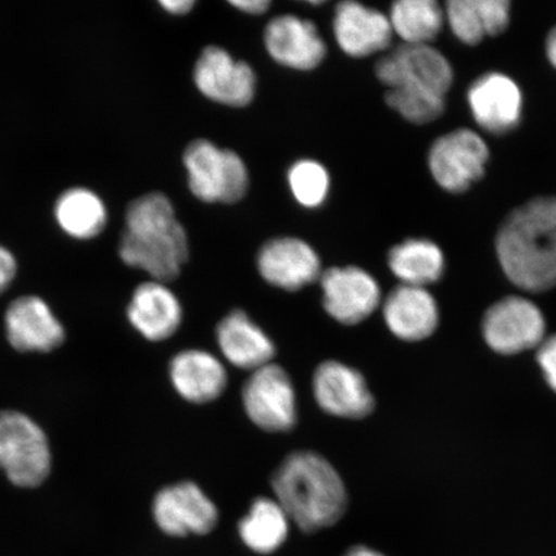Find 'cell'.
<instances>
[{"label": "cell", "mask_w": 556, "mask_h": 556, "mask_svg": "<svg viewBox=\"0 0 556 556\" xmlns=\"http://www.w3.org/2000/svg\"><path fill=\"white\" fill-rule=\"evenodd\" d=\"M193 80L207 100L229 108H245L256 93V75L247 62L235 60L217 46L206 47L194 64Z\"/></svg>", "instance_id": "obj_10"}, {"label": "cell", "mask_w": 556, "mask_h": 556, "mask_svg": "<svg viewBox=\"0 0 556 556\" xmlns=\"http://www.w3.org/2000/svg\"><path fill=\"white\" fill-rule=\"evenodd\" d=\"M7 340L18 352H52L65 340V329L45 299L17 298L4 315Z\"/></svg>", "instance_id": "obj_17"}, {"label": "cell", "mask_w": 556, "mask_h": 556, "mask_svg": "<svg viewBox=\"0 0 556 556\" xmlns=\"http://www.w3.org/2000/svg\"><path fill=\"white\" fill-rule=\"evenodd\" d=\"M545 48L547 60L556 68V26L548 33Z\"/></svg>", "instance_id": "obj_34"}, {"label": "cell", "mask_w": 556, "mask_h": 556, "mask_svg": "<svg viewBox=\"0 0 556 556\" xmlns=\"http://www.w3.org/2000/svg\"><path fill=\"white\" fill-rule=\"evenodd\" d=\"M490 150L484 139L470 129H456L437 139L428 165L435 182L451 193L468 191L484 176Z\"/></svg>", "instance_id": "obj_7"}, {"label": "cell", "mask_w": 556, "mask_h": 556, "mask_svg": "<svg viewBox=\"0 0 556 556\" xmlns=\"http://www.w3.org/2000/svg\"><path fill=\"white\" fill-rule=\"evenodd\" d=\"M386 101L403 119L419 125L437 121L446 109V97L402 89H387Z\"/></svg>", "instance_id": "obj_29"}, {"label": "cell", "mask_w": 556, "mask_h": 556, "mask_svg": "<svg viewBox=\"0 0 556 556\" xmlns=\"http://www.w3.org/2000/svg\"><path fill=\"white\" fill-rule=\"evenodd\" d=\"M17 274V261L11 250L0 245V294L9 289Z\"/></svg>", "instance_id": "obj_31"}, {"label": "cell", "mask_w": 556, "mask_h": 556, "mask_svg": "<svg viewBox=\"0 0 556 556\" xmlns=\"http://www.w3.org/2000/svg\"><path fill=\"white\" fill-rule=\"evenodd\" d=\"M388 264L402 285L416 288L440 281L446 268L441 248L426 239H409L393 247Z\"/></svg>", "instance_id": "obj_24"}, {"label": "cell", "mask_w": 556, "mask_h": 556, "mask_svg": "<svg viewBox=\"0 0 556 556\" xmlns=\"http://www.w3.org/2000/svg\"><path fill=\"white\" fill-rule=\"evenodd\" d=\"M288 182L296 203L304 207L321 206L329 197L330 174L316 160L303 159L291 165Z\"/></svg>", "instance_id": "obj_28"}, {"label": "cell", "mask_w": 556, "mask_h": 556, "mask_svg": "<svg viewBox=\"0 0 556 556\" xmlns=\"http://www.w3.org/2000/svg\"><path fill=\"white\" fill-rule=\"evenodd\" d=\"M264 46L278 65L311 72L323 64L328 48L317 27L309 20L293 15L269 21L264 30Z\"/></svg>", "instance_id": "obj_15"}, {"label": "cell", "mask_w": 556, "mask_h": 556, "mask_svg": "<svg viewBox=\"0 0 556 556\" xmlns=\"http://www.w3.org/2000/svg\"><path fill=\"white\" fill-rule=\"evenodd\" d=\"M332 30L340 50L354 59L386 51L394 34L384 13L352 0L337 5Z\"/></svg>", "instance_id": "obj_18"}, {"label": "cell", "mask_w": 556, "mask_h": 556, "mask_svg": "<svg viewBox=\"0 0 556 556\" xmlns=\"http://www.w3.org/2000/svg\"><path fill=\"white\" fill-rule=\"evenodd\" d=\"M313 393L326 414L364 419L374 412V395L363 374L338 361H326L313 377Z\"/></svg>", "instance_id": "obj_14"}, {"label": "cell", "mask_w": 556, "mask_h": 556, "mask_svg": "<svg viewBox=\"0 0 556 556\" xmlns=\"http://www.w3.org/2000/svg\"><path fill=\"white\" fill-rule=\"evenodd\" d=\"M256 263L264 280L287 291L302 290L323 275L316 250L298 238H277L264 243Z\"/></svg>", "instance_id": "obj_16"}, {"label": "cell", "mask_w": 556, "mask_h": 556, "mask_svg": "<svg viewBox=\"0 0 556 556\" xmlns=\"http://www.w3.org/2000/svg\"><path fill=\"white\" fill-rule=\"evenodd\" d=\"M290 519L276 500L256 498L239 523L240 538L258 554H270L288 539Z\"/></svg>", "instance_id": "obj_26"}, {"label": "cell", "mask_w": 556, "mask_h": 556, "mask_svg": "<svg viewBox=\"0 0 556 556\" xmlns=\"http://www.w3.org/2000/svg\"><path fill=\"white\" fill-rule=\"evenodd\" d=\"M343 556H384L378 552L372 551L370 547L356 546L350 548Z\"/></svg>", "instance_id": "obj_35"}, {"label": "cell", "mask_w": 556, "mask_h": 556, "mask_svg": "<svg viewBox=\"0 0 556 556\" xmlns=\"http://www.w3.org/2000/svg\"><path fill=\"white\" fill-rule=\"evenodd\" d=\"M382 313L389 330L405 342L429 338L440 323L434 296L426 288L407 285H400L389 293Z\"/></svg>", "instance_id": "obj_20"}, {"label": "cell", "mask_w": 556, "mask_h": 556, "mask_svg": "<svg viewBox=\"0 0 556 556\" xmlns=\"http://www.w3.org/2000/svg\"><path fill=\"white\" fill-rule=\"evenodd\" d=\"M189 250L186 229L166 194L150 192L131 201L119 242V256L127 266L154 281L169 282L180 275Z\"/></svg>", "instance_id": "obj_2"}, {"label": "cell", "mask_w": 556, "mask_h": 556, "mask_svg": "<svg viewBox=\"0 0 556 556\" xmlns=\"http://www.w3.org/2000/svg\"><path fill=\"white\" fill-rule=\"evenodd\" d=\"M273 489L276 502L305 533L337 525L346 511L342 477L315 452H294L285 458L274 472Z\"/></svg>", "instance_id": "obj_3"}, {"label": "cell", "mask_w": 556, "mask_h": 556, "mask_svg": "<svg viewBox=\"0 0 556 556\" xmlns=\"http://www.w3.org/2000/svg\"><path fill=\"white\" fill-rule=\"evenodd\" d=\"M468 104L472 119L491 135L510 134L523 116V94L516 81L503 73H486L471 83Z\"/></svg>", "instance_id": "obj_13"}, {"label": "cell", "mask_w": 556, "mask_h": 556, "mask_svg": "<svg viewBox=\"0 0 556 556\" xmlns=\"http://www.w3.org/2000/svg\"><path fill=\"white\" fill-rule=\"evenodd\" d=\"M242 403L249 419L266 432H289L296 424L293 382L281 366L270 363L253 371L243 386Z\"/></svg>", "instance_id": "obj_8"}, {"label": "cell", "mask_w": 556, "mask_h": 556, "mask_svg": "<svg viewBox=\"0 0 556 556\" xmlns=\"http://www.w3.org/2000/svg\"><path fill=\"white\" fill-rule=\"evenodd\" d=\"M319 280L325 311L340 324H361L379 308V283L363 268L332 267Z\"/></svg>", "instance_id": "obj_12"}, {"label": "cell", "mask_w": 556, "mask_h": 556, "mask_svg": "<svg viewBox=\"0 0 556 556\" xmlns=\"http://www.w3.org/2000/svg\"><path fill=\"white\" fill-rule=\"evenodd\" d=\"M375 74L388 89L446 97L454 68L446 55L430 45H403L382 58Z\"/></svg>", "instance_id": "obj_6"}, {"label": "cell", "mask_w": 556, "mask_h": 556, "mask_svg": "<svg viewBox=\"0 0 556 556\" xmlns=\"http://www.w3.org/2000/svg\"><path fill=\"white\" fill-rule=\"evenodd\" d=\"M159 4L174 16L187 15V13H190L193 7L197 5L193 0H162Z\"/></svg>", "instance_id": "obj_33"}, {"label": "cell", "mask_w": 556, "mask_h": 556, "mask_svg": "<svg viewBox=\"0 0 556 556\" xmlns=\"http://www.w3.org/2000/svg\"><path fill=\"white\" fill-rule=\"evenodd\" d=\"M184 163L193 197L204 203L233 204L245 197L249 172L235 151L197 139L187 146Z\"/></svg>", "instance_id": "obj_5"}, {"label": "cell", "mask_w": 556, "mask_h": 556, "mask_svg": "<svg viewBox=\"0 0 556 556\" xmlns=\"http://www.w3.org/2000/svg\"><path fill=\"white\" fill-rule=\"evenodd\" d=\"M52 468L50 442L31 417L4 409L0 412V470L20 489L45 483Z\"/></svg>", "instance_id": "obj_4"}, {"label": "cell", "mask_w": 556, "mask_h": 556, "mask_svg": "<svg viewBox=\"0 0 556 556\" xmlns=\"http://www.w3.org/2000/svg\"><path fill=\"white\" fill-rule=\"evenodd\" d=\"M236 10H239L248 15L260 16L269 10L270 2L267 0H235L229 2Z\"/></svg>", "instance_id": "obj_32"}, {"label": "cell", "mask_w": 556, "mask_h": 556, "mask_svg": "<svg viewBox=\"0 0 556 556\" xmlns=\"http://www.w3.org/2000/svg\"><path fill=\"white\" fill-rule=\"evenodd\" d=\"M169 374L172 384L180 397L198 405L219 399L227 387L225 366L205 351L178 353L172 359Z\"/></svg>", "instance_id": "obj_21"}, {"label": "cell", "mask_w": 556, "mask_h": 556, "mask_svg": "<svg viewBox=\"0 0 556 556\" xmlns=\"http://www.w3.org/2000/svg\"><path fill=\"white\" fill-rule=\"evenodd\" d=\"M504 274L521 290L556 288V197L528 201L507 215L496 236Z\"/></svg>", "instance_id": "obj_1"}, {"label": "cell", "mask_w": 556, "mask_h": 556, "mask_svg": "<svg viewBox=\"0 0 556 556\" xmlns=\"http://www.w3.org/2000/svg\"><path fill=\"white\" fill-rule=\"evenodd\" d=\"M546 321L541 309L521 296H506L483 318V337L492 351L513 356L544 342Z\"/></svg>", "instance_id": "obj_9"}, {"label": "cell", "mask_w": 556, "mask_h": 556, "mask_svg": "<svg viewBox=\"0 0 556 556\" xmlns=\"http://www.w3.org/2000/svg\"><path fill=\"white\" fill-rule=\"evenodd\" d=\"M152 514L160 530L172 538L206 534L218 521L217 507L192 482H180L159 491Z\"/></svg>", "instance_id": "obj_11"}, {"label": "cell", "mask_w": 556, "mask_h": 556, "mask_svg": "<svg viewBox=\"0 0 556 556\" xmlns=\"http://www.w3.org/2000/svg\"><path fill=\"white\" fill-rule=\"evenodd\" d=\"M217 339L228 363L242 370H258L275 356V345L266 332L242 311H233L222 319Z\"/></svg>", "instance_id": "obj_22"}, {"label": "cell", "mask_w": 556, "mask_h": 556, "mask_svg": "<svg viewBox=\"0 0 556 556\" xmlns=\"http://www.w3.org/2000/svg\"><path fill=\"white\" fill-rule=\"evenodd\" d=\"M108 217L103 200L86 187H73L62 192L54 204L55 222L74 239L97 238L106 227Z\"/></svg>", "instance_id": "obj_25"}, {"label": "cell", "mask_w": 556, "mask_h": 556, "mask_svg": "<svg viewBox=\"0 0 556 556\" xmlns=\"http://www.w3.org/2000/svg\"><path fill=\"white\" fill-rule=\"evenodd\" d=\"M510 15L507 0H451L444 11L452 33L468 46L503 34L510 24Z\"/></svg>", "instance_id": "obj_23"}, {"label": "cell", "mask_w": 556, "mask_h": 556, "mask_svg": "<svg viewBox=\"0 0 556 556\" xmlns=\"http://www.w3.org/2000/svg\"><path fill=\"white\" fill-rule=\"evenodd\" d=\"M389 21L405 45H430L442 31L446 16L434 0H399Z\"/></svg>", "instance_id": "obj_27"}, {"label": "cell", "mask_w": 556, "mask_h": 556, "mask_svg": "<svg viewBox=\"0 0 556 556\" xmlns=\"http://www.w3.org/2000/svg\"><path fill=\"white\" fill-rule=\"evenodd\" d=\"M129 323L150 342H163L177 332L182 323V307L164 282L139 285L127 308Z\"/></svg>", "instance_id": "obj_19"}, {"label": "cell", "mask_w": 556, "mask_h": 556, "mask_svg": "<svg viewBox=\"0 0 556 556\" xmlns=\"http://www.w3.org/2000/svg\"><path fill=\"white\" fill-rule=\"evenodd\" d=\"M538 363L548 387L556 393V333L539 345Z\"/></svg>", "instance_id": "obj_30"}]
</instances>
